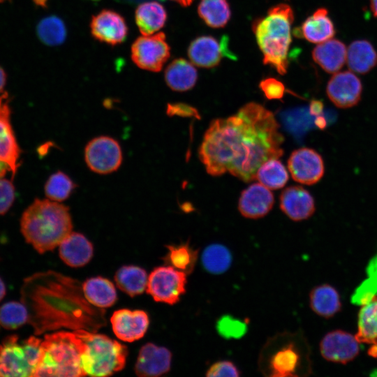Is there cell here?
I'll return each mask as SVG.
<instances>
[{
    "mask_svg": "<svg viewBox=\"0 0 377 377\" xmlns=\"http://www.w3.org/2000/svg\"><path fill=\"white\" fill-rule=\"evenodd\" d=\"M20 293L36 335L62 327L96 332L106 324L105 311L87 300L80 283L56 272L26 278Z\"/></svg>",
    "mask_w": 377,
    "mask_h": 377,
    "instance_id": "6da1fadb",
    "label": "cell"
},
{
    "mask_svg": "<svg viewBox=\"0 0 377 377\" xmlns=\"http://www.w3.org/2000/svg\"><path fill=\"white\" fill-rule=\"evenodd\" d=\"M283 141L273 113L257 103H246L234 115L228 172L244 182L254 180L263 163L283 154Z\"/></svg>",
    "mask_w": 377,
    "mask_h": 377,
    "instance_id": "7a4b0ae2",
    "label": "cell"
},
{
    "mask_svg": "<svg viewBox=\"0 0 377 377\" xmlns=\"http://www.w3.org/2000/svg\"><path fill=\"white\" fill-rule=\"evenodd\" d=\"M72 229L69 208L49 199H35L20 219V230L26 242L39 253L55 249Z\"/></svg>",
    "mask_w": 377,
    "mask_h": 377,
    "instance_id": "3957f363",
    "label": "cell"
},
{
    "mask_svg": "<svg viewBox=\"0 0 377 377\" xmlns=\"http://www.w3.org/2000/svg\"><path fill=\"white\" fill-rule=\"evenodd\" d=\"M293 20L291 8L281 3L271 8L265 17L256 21L253 25L263 54V63L274 68L280 74L286 73L288 68Z\"/></svg>",
    "mask_w": 377,
    "mask_h": 377,
    "instance_id": "277c9868",
    "label": "cell"
},
{
    "mask_svg": "<svg viewBox=\"0 0 377 377\" xmlns=\"http://www.w3.org/2000/svg\"><path fill=\"white\" fill-rule=\"evenodd\" d=\"M84 343L74 332L47 334L34 377L86 376L81 364Z\"/></svg>",
    "mask_w": 377,
    "mask_h": 377,
    "instance_id": "5b68a950",
    "label": "cell"
},
{
    "mask_svg": "<svg viewBox=\"0 0 377 377\" xmlns=\"http://www.w3.org/2000/svg\"><path fill=\"white\" fill-rule=\"evenodd\" d=\"M74 332L84 343L81 364L86 376H108L124 369L127 347L116 340L85 330Z\"/></svg>",
    "mask_w": 377,
    "mask_h": 377,
    "instance_id": "8992f818",
    "label": "cell"
},
{
    "mask_svg": "<svg viewBox=\"0 0 377 377\" xmlns=\"http://www.w3.org/2000/svg\"><path fill=\"white\" fill-rule=\"evenodd\" d=\"M41 342L33 336L22 342L15 334L6 337L0 344V377H34L40 356Z\"/></svg>",
    "mask_w": 377,
    "mask_h": 377,
    "instance_id": "52a82bcc",
    "label": "cell"
},
{
    "mask_svg": "<svg viewBox=\"0 0 377 377\" xmlns=\"http://www.w3.org/2000/svg\"><path fill=\"white\" fill-rule=\"evenodd\" d=\"M186 275L172 266L156 267L148 276L146 291L156 302L175 304L186 293Z\"/></svg>",
    "mask_w": 377,
    "mask_h": 377,
    "instance_id": "ba28073f",
    "label": "cell"
},
{
    "mask_svg": "<svg viewBox=\"0 0 377 377\" xmlns=\"http://www.w3.org/2000/svg\"><path fill=\"white\" fill-rule=\"evenodd\" d=\"M170 55V47L163 32L138 38L131 46V59L140 68L160 71Z\"/></svg>",
    "mask_w": 377,
    "mask_h": 377,
    "instance_id": "9c48e42d",
    "label": "cell"
},
{
    "mask_svg": "<svg viewBox=\"0 0 377 377\" xmlns=\"http://www.w3.org/2000/svg\"><path fill=\"white\" fill-rule=\"evenodd\" d=\"M84 159L91 170L106 175L119 168L123 159L122 151L115 139L99 136L91 140L86 145Z\"/></svg>",
    "mask_w": 377,
    "mask_h": 377,
    "instance_id": "30bf717a",
    "label": "cell"
},
{
    "mask_svg": "<svg viewBox=\"0 0 377 377\" xmlns=\"http://www.w3.org/2000/svg\"><path fill=\"white\" fill-rule=\"evenodd\" d=\"M288 168L295 182L306 185L317 183L325 172L322 156L316 150L307 147L292 152L288 160Z\"/></svg>",
    "mask_w": 377,
    "mask_h": 377,
    "instance_id": "8fae6325",
    "label": "cell"
},
{
    "mask_svg": "<svg viewBox=\"0 0 377 377\" xmlns=\"http://www.w3.org/2000/svg\"><path fill=\"white\" fill-rule=\"evenodd\" d=\"M188 56L193 64L202 68L217 66L224 57L230 59L237 58L228 48V38L226 36L221 40L210 36L196 38L188 46Z\"/></svg>",
    "mask_w": 377,
    "mask_h": 377,
    "instance_id": "7c38bea8",
    "label": "cell"
},
{
    "mask_svg": "<svg viewBox=\"0 0 377 377\" xmlns=\"http://www.w3.org/2000/svg\"><path fill=\"white\" fill-rule=\"evenodd\" d=\"M326 92L336 107L349 108L360 101L362 84L360 78L352 71L337 72L330 79Z\"/></svg>",
    "mask_w": 377,
    "mask_h": 377,
    "instance_id": "4fadbf2b",
    "label": "cell"
},
{
    "mask_svg": "<svg viewBox=\"0 0 377 377\" xmlns=\"http://www.w3.org/2000/svg\"><path fill=\"white\" fill-rule=\"evenodd\" d=\"M10 102L8 92L0 94V161L8 165L13 179L21 151L10 123Z\"/></svg>",
    "mask_w": 377,
    "mask_h": 377,
    "instance_id": "5bb4252c",
    "label": "cell"
},
{
    "mask_svg": "<svg viewBox=\"0 0 377 377\" xmlns=\"http://www.w3.org/2000/svg\"><path fill=\"white\" fill-rule=\"evenodd\" d=\"M359 343L355 336L337 330L328 332L323 337L320 351L323 357L327 361L346 364L358 355Z\"/></svg>",
    "mask_w": 377,
    "mask_h": 377,
    "instance_id": "9a60e30c",
    "label": "cell"
},
{
    "mask_svg": "<svg viewBox=\"0 0 377 377\" xmlns=\"http://www.w3.org/2000/svg\"><path fill=\"white\" fill-rule=\"evenodd\" d=\"M90 29L94 38L111 45L123 43L128 31L124 18L118 13L108 9L92 17Z\"/></svg>",
    "mask_w": 377,
    "mask_h": 377,
    "instance_id": "2e32d148",
    "label": "cell"
},
{
    "mask_svg": "<svg viewBox=\"0 0 377 377\" xmlns=\"http://www.w3.org/2000/svg\"><path fill=\"white\" fill-rule=\"evenodd\" d=\"M110 322L116 337L126 342H133L142 338L149 324L146 312L127 309L114 311L110 318Z\"/></svg>",
    "mask_w": 377,
    "mask_h": 377,
    "instance_id": "e0dca14e",
    "label": "cell"
},
{
    "mask_svg": "<svg viewBox=\"0 0 377 377\" xmlns=\"http://www.w3.org/2000/svg\"><path fill=\"white\" fill-rule=\"evenodd\" d=\"M171 352L165 347L147 343L140 350L135 365V372L140 377H156L169 371Z\"/></svg>",
    "mask_w": 377,
    "mask_h": 377,
    "instance_id": "ac0fdd59",
    "label": "cell"
},
{
    "mask_svg": "<svg viewBox=\"0 0 377 377\" xmlns=\"http://www.w3.org/2000/svg\"><path fill=\"white\" fill-rule=\"evenodd\" d=\"M282 212L294 221L310 218L315 212V202L310 193L300 186L286 188L279 196Z\"/></svg>",
    "mask_w": 377,
    "mask_h": 377,
    "instance_id": "d6986e66",
    "label": "cell"
},
{
    "mask_svg": "<svg viewBox=\"0 0 377 377\" xmlns=\"http://www.w3.org/2000/svg\"><path fill=\"white\" fill-rule=\"evenodd\" d=\"M274 203V198L269 188L260 183H254L242 192L238 209L243 216L256 219L267 215Z\"/></svg>",
    "mask_w": 377,
    "mask_h": 377,
    "instance_id": "ffe728a7",
    "label": "cell"
},
{
    "mask_svg": "<svg viewBox=\"0 0 377 377\" xmlns=\"http://www.w3.org/2000/svg\"><path fill=\"white\" fill-rule=\"evenodd\" d=\"M59 257L68 266L80 267L93 256L92 244L79 232H71L59 245Z\"/></svg>",
    "mask_w": 377,
    "mask_h": 377,
    "instance_id": "44dd1931",
    "label": "cell"
},
{
    "mask_svg": "<svg viewBox=\"0 0 377 377\" xmlns=\"http://www.w3.org/2000/svg\"><path fill=\"white\" fill-rule=\"evenodd\" d=\"M296 36L303 37L313 43H320L331 39L335 34V29L325 8H318L312 15L295 29Z\"/></svg>",
    "mask_w": 377,
    "mask_h": 377,
    "instance_id": "7402d4cb",
    "label": "cell"
},
{
    "mask_svg": "<svg viewBox=\"0 0 377 377\" xmlns=\"http://www.w3.org/2000/svg\"><path fill=\"white\" fill-rule=\"evenodd\" d=\"M301 356L295 343L290 342L272 351L267 360L270 376L274 377L297 376Z\"/></svg>",
    "mask_w": 377,
    "mask_h": 377,
    "instance_id": "603a6c76",
    "label": "cell"
},
{
    "mask_svg": "<svg viewBox=\"0 0 377 377\" xmlns=\"http://www.w3.org/2000/svg\"><path fill=\"white\" fill-rule=\"evenodd\" d=\"M347 49L337 39L319 43L312 52L314 61L329 73H337L346 62Z\"/></svg>",
    "mask_w": 377,
    "mask_h": 377,
    "instance_id": "cb8c5ba5",
    "label": "cell"
},
{
    "mask_svg": "<svg viewBox=\"0 0 377 377\" xmlns=\"http://www.w3.org/2000/svg\"><path fill=\"white\" fill-rule=\"evenodd\" d=\"M198 79L194 66L184 59L173 60L165 71L167 85L175 91H186L192 89Z\"/></svg>",
    "mask_w": 377,
    "mask_h": 377,
    "instance_id": "d4e9b609",
    "label": "cell"
},
{
    "mask_svg": "<svg viewBox=\"0 0 377 377\" xmlns=\"http://www.w3.org/2000/svg\"><path fill=\"white\" fill-rule=\"evenodd\" d=\"M309 304L317 315L329 318L337 314L341 308L338 291L329 284H322L313 288L309 294Z\"/></svg>",
    "mask_w": 377,
    "mask_h": 377,
    "instance_id": "484cf974",
    "label": "cell"
},
{
    "mask_svg": "<svg viewBox=\"0 0 377 377\" xmlns=\"http://www.w3.org/2000/svg\"><path fill=\"white\" fill-rule=\"evenodd\" d=\"M136 24L143 36H149L160 30L167 20L164 7L156 1L141 3L135 12Z\"/></svg>",
    "mask_w": 377,
    "mask_h": 377,
    "instance_id": "4316f807",
    "label": "cell"
},
{
    "mask_svg": "<svg viewBox=\"0 0 377 377\" xmlns=\"http://www.w3.org/2000/svg\"><path fill=\"white\" fill-rule=\"evenodd\" d=\"M82 290L87 300L98 308L112 306L117 298L113 283L101 276L86 280L82 284Z\"/></svg>",
    "mask_w": 377,
    "mask_h": 377,
    "instance_id": "83f0119b",
    "label": "cell"
},
{
    "mask_svg": "<svg viewBox=\"0 0 377 377\" xmlns=\"http://www.w3.org/2000/svg\"><path fill=\"white\" fill-rule=\"evenodd\" d=\"M346 63L353 72L364 74L377 64V52L366 40L353 41L348 47Z\"/></svg>",
    "mask_w": 377,
    "mask_h": 377,
    "instance_id": "f1b7e54d",
    "label": "cell"
},
{
    "mask_svg": "<svg viewBox=\"0 0 377 377\" xmlns=\"http://www.w3.org/2000/svg\"><path fill=\"white\" fill-rule=\"evenodd\" d=\"M355 336L360 343L377 344V296L362 304Z\"/></svg>",
    "mask_w": 377,
    "mask_h": 377,
    "instance_id": "f546056e",
    "label": "cell"
},
{
    "mask_svg": "<svg viewBox=\"0 0 377 377\" xmlns=\"http://www.w3.org/2000/svg\"><path fill=\"white\" fill-rule=\"evenodd\" d=\"M117 286L131 297L142 294L147 288L146 271L134 265L121 267L114 274Z\"/></svg>",
    "mask_w": 377,
    "mask_h": 377,
    "instance_id": "4dcf8cb0",
    "label": "cell"
},
{
    "mask_svg": "<svg viewBox=\"0 0 377 377\" xmlns=\"http://www.w3.org/2000/svg\"><path fill=\"white\" fill-rule=\"evenodd\" d=\"M232 253L224 245L212 244L202 253L201 263L204 269L212 274L226 272L232 264Z\"/></svg>",
    "mask_w": 377,
    "mask_h": 377,
    "instance_id": "1f68e13d",
    "label": "cell"
},
{
    "mask_svg": "<svg viewBox=\"0 0 377 377\" xmlns=\"http://www.w3.org/2000/svg\"><path fill=\"white\" fill-rule=\"evenodd\" d=\"M198 12L203 21L214 28L224 27L231 15L227 0H201Z\"/></svg>",
    "mask_w": 377,
    "mask_h": 377,
    "instance_id": "d6a6232c",
    "label": "cell"
},
{
    "mask_svg": "<svg viewBox=\"0 0 377 377\" xmlns=\"http://www.w3.org/2000/svg\"><path fill=\"white\" fill-rule=\"evenodd\" d=\"M36 34L43 44L48 46H58L65 41L67 30L65 23L60 17L50 15L38 22Z\"/></svg>",
    "mask_w": 377,
    "mask_h": 377,
    "instance_id": "836d02e7",
    "label": "cell"
},
{
    "mask_svg": "<svg viewBox=\"0 0 377 377\" xmlns=\"http://www.w3.org/2000/svg\"><path fill=\"white\" fill-rule=\"evenodd\" d=\"M256 179L267 188L276 190L286 185L288 180V174L278 158H270L258 168Z\"/></svg>",
    "mask_w": 377,
    "mask_h": 377,
    "instance_id": "e575fe53",
    "label": "cell"
},
{
    "mask_svg": "<svg viewBox=\"0 0 377 377\" xmlns=\"http://www.w3.org/2000/svg\"><path fill=\"white\" fill-rule=\"evenodd\" d=\"M167 248L168 253L165 260L170 266L186 274L193 271L198 257V249H194L187 242L178 246L168 245Z\"/></svg>",
    "mask_w": 377,
    "mask_h": 377,
    "instance_id": "d590c367",
    "label": "cell"
},
{
    "mask_svg": "<svg viewBox=\"0 0 377 377\" xmlns=\"http://www.w3.org/2000/svg\"><path fill=\"white\" fill-rule=\"evenodd\" d=\"M75 187L76 184L66 174L58 171L47 179L45 193L49 200L61 202L70 196Z\"/></svg>",
    "mask_w": 377,
    "mask_h": 377,
    "instance_id": "8d00e7d4",
    "label": "cell"
},
{
    "mask_svg": "<svg viewBox=\"0 0 377 377\" xmlns=\"http://www.w3.org/2000/svg\"><path fill=\"white\" fill-rule=\"evenodd\" d=\"M28 322V311L21 302H9L0 307V325L8 330L17 329Z\"/></svg>",
    "mask_w": 377,
    "mask_h": 377,
    "instance_id": "74e56055",
    "label": "cell"
},
{
    "mask_svg": "<svg viewBox=\"0 0 377 377\" xmlns=\"http://www.w3.org/2000/svg\"><path fill=\"white\" fill-rule=\"evenodd\" d=\"M247 327L246 322L230 315L220 317L216 324L218 333L225 339L242 337L247 332Z\"/></svg>",
    "mask_w": 377,
    "mask_h": 377,
    "instance_id": "f35d334b",
    "label": "cell"
},
{
    "mask_svg": "<svg viewBox=\"0 0 377 377\" xmlns=\"http://www.w3.org/2000/svg\"><path fill=\"white\" fill-rule=\"evenodd\" d=\"M205 376L207 377H238L240 376V371L232 362L219 360L208 368Z\"/></svg>",
    "mask_w": 377,
    "mask_h": 377,
    "instance_id": "ab89813d",
    "label": "cell"
},
{
    "mask_svg": "<svg viewBox=\"0 0 377 377\" xmlns=\"http://www.w3.org/2000/svg\"><path fill=\"white\" fill-rule=\"evenodd\" d=\"M259 87L265 97L269 100L282 99L286 91L283 84L273 77L263 80L260 82Z\"/></svg>",
    "mask_w": 377,
    "mask_h": 377,
    "instance_id": "60d3db41",
    "label": "cell"
},
{
    "mask_svg": "<svg viewBox=\"0 0 377 377\" xmlns=\"http://www.w3.org/2000/svg\"><path fill=\"white\" fill-rule=\"evenodd\" d=\"M15 200V187L11 181L0 177V215L4 214Z\"/></svg>",
    "mask_w": 377,
    "mask_h": 377,
    "instance_id": "b9f144b4",
    "label": "cell"
},
{
    "mask_svg": "<svg viewBox=\"0 0 377 377\" xmlns=\"http://www.w3.org/2000/svg\"><path fill=\"white\" fill-rule=\"evenodd\" d=\"M167 112L169 114L198 117V112L195 108L184 103L169 104Z\"/></svg>",
    "mask_w": 377,
    "mask_h": 377,
    "instance_id": "7bdbcfd3",
    "label": "cell"
},
{
    "mask_svg": "<svg viewBox=\"0 0 377 377\" xmlns=\"http://www.w3.org/2000/svg\"><path fill=\"white\" fill-rule=\"evenodd\" d=\"M7 75L3 68L0 65V94L3 91L6 84Z\"/></svg>",
    "mask_w": 377,
    "mask_h": 377,
    "instance_id": "ee69618b",
    "label": "cell"
},
{
    "mask_svg": "<svg viewBox=\"0 0 377 377\" xmlns=\"http://www.w3.org/2000/svg\"><path fill=\"white\" fill-rule=\"evenodd\" d=\"M8 170L10 171L8 165L4 162L0 161V177H3Z\"/></svg>",
    "mask_w": 377,
    "mask_h": 377,
    "instance_id": "f6af8a7d",
    "label": "cell"
},
{
    "mask_svg": "<svg viewBox=\"0 0 377 377\" xmlns=\"http://www.w3.org/2000/svg\"><path fill=\"white\" fill-rule=\"evenodd\" d=\"M370 8L374 17L377 18V0L370 1Z\"/></svg>",
    "mask_w": 377,
    "mask_h": 377,
    "instance_id": "bcb514c9",
    "label": "cell"
},
{
    "mask_svg": "<svg viewBox=\"0 0 377 377\" xmlns=\"http://www.w3.org/2000/svg\"><path fill=\"white\" fill-rule=\"evenodd\" d=\"M34 4L41 8H47L48 0H32Z\"/></svg>",
    "mask_w": 377,
    "mask_h": 377,
    "instance_id": "7dc6e473",
    "label": "cell"
},
{
    "mask_svg": "<svg viewBox=\"0 0 377 377\" xmlns=\"http://www.w3.org/2000/svg\"><path fill=\"white\" fill-rule=\"evenodd\" d=\"M5 295H6V286L3 281L0 278V302L3 298Z\"/></svg>",
    "mask_w": 377,
    "mask_h": 377,
    "instance_id": "c3c4849f",
    "label": "cell"
},
{
    "mask_svg": "<svg viewBox=\"0 0 377 377\" xmlns=\"http://www.w3.org/2000/svg\"><path fill=\"white\" fill-rule=\"evenodd\" d=\"M369 354L373 357H377V344H373L369 351Z\"/></svg>",
    "mask_w": 377,
    "mask_h": 377,
    "instance_id": "681fc988",
    "label": "cell"
},
{
    "mask_svg": "<svg viewBox=\"0 0 377 377\" xmlns=\"http://www.w3.org/2000/svg\"><path fill=\"white\" fill-rule=\"evenodd\" d=\"M176 1L177 3H179L181 6H189L193 0H172Z\"/></svg>",
    "mask_w": 377,
    "mask_h": 377,
    "instance_id": "f907efd6",
    "label": "cell"
},
{
    "mask_svg": "<svg viewBox=\"0 0 377 377\" xmlns=\"http://www.w3.org/2000/svg\"><path fill=\"white\" fill-rule=\"evenodd\" d=\"M91 1H99V0H91Z\"/></svg>",
    "mask_w": 377,
    "mask_h": 377,
    "instance_id": "816d5d0a",
    "label": "cell"
}]
</instances>
